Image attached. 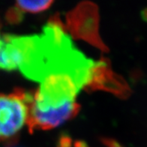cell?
Returning a JSON list of instances; mask_svg holds the SVG:
<instances>
[{
	"mask_svg": "<svg viewBox=\"0 0 147 147\" xmlns=\"http://www.w3.org/2000/svg\"><path fill=\"white\" fill-rule=\"evenodd\" d=\"M21 62L18 69L26 78L41 82L50 76L67 74L80 89L89 83L95 62L76 48L58 15L53 16L39 35H18Z\"/></svg>",
	"mask_w": 147,
	"mask_h": 147,
	"instance_id": "1",
	"label": "cell"
},
{
	"mask_svg": "<svg viewBox=\"0 0 147 147\" xmlns=\"http://www.w3.org/2000/svg\"><path fill=\"white\" fill-rule=\"evenodd\" d=\"M80 88L67 74L45 78L39 89L32 93L26 125L30 133L35 130H49L77 116L80 105L76 101Z\"/></svg>",
	"mask_w": 147,
	"mask_h": 147,
	"instance_id": "2",
	"label": "cell"
},
{
	"mask_svg": "<svg viewBox=\"0 0 147 147\" xmlns=\"http://www.w3.org/2000/svg\"><path fill=\"white\" fill-rule=\"evenodd\" d=\"M32 93L16 89L10 94L0 93V143L14 145L29 116Z\"/></svg>",
	"mask_w": 147,
	"mask_h": 147,
	"instance_id": "3",
	"label": "cell"
},
{
	"mask_svg": "<svg viewBox=\"0 0 147 147\" xmlns=\"http://www.w3.org/2000/svg\"><path fill=\"white\" fill-rule=\"evenodd\" d=\"M98 6L91 2H83L66 15V29L74 38L81 39L104 52L109 51L99 34Z\"/></svg>",
	"mask_w": 147,
	"mask_h": 147,
	"instance_id": "4",
	"label": "cell"
},
{
	"mask_svg": "<svg viewBox=\"0 0 147 147\" xmlns=\"http://www.w3.org/2000/svg\"><path fill=\"white\" fill-rule=\"evenodd\" d=\"M84 89L89 92L95 90L108 92L122 99L128 98L131 92L124 78L115 73L110 61L103 57L94 63L89 81Z\"/></svg>",
	"mask_w": 147,
	"mask_h": 147,
	"instance_id": "5",
	"label": "cell"
},
{
	"mask_svg": "<svg viewBox=\"0 0 147 147\" xmlns=\"http://www.w3.org/2000/svg\"><path fill=\"white\" fill-rule=\"evenodd\" d=\"M21 53L17 35L5 34L0 36V69L11 71L19 68Z\"/></svg>",
	"mask_w": 147,
	"mask_h": 147,
	"instance_id": "6",
	"label": "cell"
},
{
	"mask_svg": "<svg viewBox=\"0 0 147 147\" xmlns=\"http://www.w3.org/2000/svg\"><path fill=\"white\" fill-rule=\"evenodd\" d=\"M53 1L45 0V1H18L15 3V7L22 12L29 13H38L44 11L51 7Z\"/></svg>",
	"mask_w": 147,
	"mask_h": 147,
	"instance_id": "7",
	"label": "cell"
},
{
	"mask_svg": "<svg viewBox=\"0 0 147 147\" xmlns=\"http://www.w3.org/2000/svg\"><path fill=\"white\" fill-rule=\"evenodd\" d=\"M23 19V13H22L17 7L14 6L11 8L6 14V20L8 23L11 24H17L21 22Z\"/></svg>",
	"mask_w": 147,
	"mask_h": 147,
	"instance_id": "8",
	"label": "cell"
},
{
	"mask_svg": "<svg viewBox=\"0 0 147 147\" xmlns=\"http://www.w3.org/2000/svg\"><path fill=\"white\" fill-rule=\"evenodd\" d=\"M102 142L107 147H122L119 143H117L114 140L105 138L102 140Z\"/></svg>",
	"mask_w": 147,
	"mask_h": 147,
	"instance_id": "9",
	"label": "cell"
},
{
	"mask_svg": "<svg viewBox=\"0 0 147 147\" xmlns=\"http://www.w3.org/2000/svg\"><path fill=\"white\" fill-rule=\"evenodd\" d=\"M5 147H20V146H16V144H14V145L7 146H5Z\"/></svg>",
	"mask_w": 147,
	"mask_h": 147,
	"instance_id": "10",
	"label": "cell"
},
{
	"mask_svg": "<svg viewBox=\"0 0 147 147\" xmlns=\"http://www.w3.org/2000/svg\"><path fill=\"white\" fill-rule=\"evenodd\" d=\"M143 14H146V16H144V18H145V19H146V20H147V10H146V11L143 12Z\"/></svg>",
	"mask_w": 147,
	"mask_h": 147,
	"instance_id": "11",
	"label": "cell"
},
{
	"mask_svg": "<svg viewBox=\"0 0 147 147\" xmlns=\"http://www.w3.org/2000/svg\"><path fill=\"white\" fill-rule=\"evenodd\" d=\"M0 29H1V21H0Z\"/></svg>",
	"mask_w": 147,
	"mask_h": 147,
	"instance_id": "12",
	"label": "cell"
}]
</instances>
